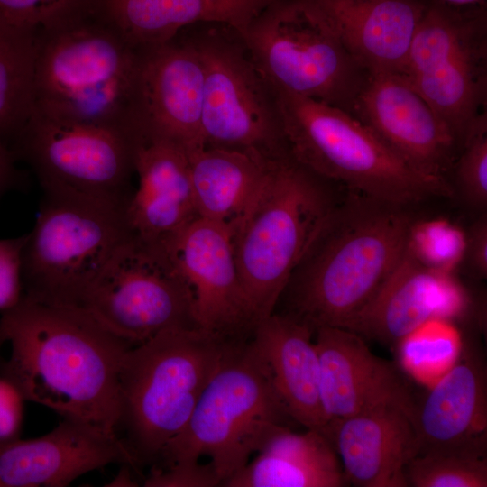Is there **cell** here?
Returning a JSON list of instances; mask_svg holds the SVG:
<instances>
[{"instance_id":"cell-8","label":"cell","mask_w":487,"mask_h":487,"mask_svg":"<svg viewBox=\"0 0 487 487\" xmlns=\"http://www.w3.org/2000/svg\"><path fill=\"white\" fill-rule=\"evenodd\" d=\"M240 36L274 88L349 114L370 76L312 0H274Z\"/></svg>"},{"instance_id":"cell-9","label":"cell","mask_w":487,"mask_h":487,"mask_svg":"<svg viewBox=\"0 0 487 487\" xmlns=\"http://www.w3.org/2000/svg\"><path fill=\"white\" fill-rule=\"evenodd\" d=\"M448 127L460 150L487 112V4L428 1L400 74Z\"/></svg>"},{"instance_id":"cell-21","label":"cell","mask_w":487,"mask_h":487,"mask_svg":"<svg viewBox=\"0 0 487 487\" xmlns=\"http://www.w3.org/2000/svg\"><path fill=\"white\" fill-rule=\"evenodd\" d=\"M413 426L418 454L486 456L487 395L482 363L468 355L449 368L422 400H417Z\"/></svg>"},{"instance_id":"cell-13","label":"cell","mask_w":487,"mask_h":487,"mask_svg":"<svg viewBox=\"0 0 487 487\" xmlns=\"http://www.w3.org/2000/svg\"><path fill=\"white\" fill-rule=\"evenodd\" d=\"M82 308L133 345L174 327H198L188 287L160 247L132 233L107 259Z\"/></svg>"},{"instance_id":"cell-27","label":"cell","mask_w":487,"mask_h":487,"mask_svg":"<svg viewBox=\"0 0 487 487\" xmlns=\"http://www.w3.org/2000/svg\"><path fill=\"white\" fill-rule=\"evenodd\" d=\"M188 156L198 216L232 226L252 202L272 161L211 146L189 152Z\"/></svg>"},{"instance_id":"cell-39","label":"cell","mask_w":487,"mask_h":487,"mask_svg":"<svg viewBox=\"0 0 487 487\" xmlns=\"http://www.w3.org/2000/svg\"><path fill=\"white\" fill-rule=\"evenodd\" d=\"M5 343H6V339L4 333L0 329V349Z\"/></svg>"},{"instance_id":"cell-4","label":"cell","mask_w":487,"mask_h":487,"mask_svg":"<svg viewBox=\"0 0 487 487\" xmlns=\"http://www.w3.org/2000/svg\"><path fill=\"white\" fill-rule=\"evenodd\" d=\"M234 341L200 327H174L125 353L117 434L139 468L155 464L182 430Z\"/></svg>"},{"instance_id":"cell-6","label":"cell","mask_w":487,"mask_h":487,"mask_svg":"<svg viewBox=\"0 0 487 487\" xmlns=\"http://www.w3.org/2000/svg\"><path fill=\"white\" fill-rule=\"evenodd\" d=\"M291 420L252 340H234L188 422L152 467L195 464L206 455L223 486Z\"/></svg>"},{"instance_id":"cell-23","label":"cell","mask_w":487,"mask_h":487,"mask_svg":"<svg viewBox=\"0 0 487 487\" xmlns=\"http://www.w3.org/2000/svg\"><path fill=\"white\" fill-rule=\"evenodd\" d=\"M370 75L400 74L427 0H312Z\"/></svg>"},{"instance_id":"cell-35","label":"cell","mask_w":487,"mask_h":487,"mask_svg":"<svg viewBox=\"0 0 487 487\" xmlns=\"http://www.w3.org/2000/svg\"><path fill=\"white\" fill-rule=\"evenodd\" d=\"M24 400L12 381L0 378V444L20 438Z\"/></svg>"},{"instance_id":"cell-22","label":"cell","mask_w":487,"mask_h":487,"mask_svg":"<svg viewBox=\"0 0 487 487\" xmlns=\"http://www.w3.org/2000/svg\"><path fill=\"white\" fill-rule=\"evenodd\" d=\"M138 185L124 218L130 232L155 241L198 216L188 152L179 144L136 133L132 137Z\"/></svg>"},{"instance_id":"cell-2","label":"cell","mask_w":487,"mask_h":487,"mask_svg":"<svg viewBox=\"0 0 487 487\" xmlns=\"http://www.w3.org/2000/svg\"><path fill=\"white\" fill-rule=\"evenodd\" d=\"M319 225L282 294L288 314L338 326L374 295L400 261L413 222L408 207L347 190Z\"/></svg>"},{"instance_id":"cell-29","label":"cell","mask_w":487,"mask_h":487,"mask_svg":"<svg viewBox=\"0 0 487 487\" xmlns=\"http://www.w3.org/2000/svg\"><path fill=\"white\" fill-rule=\"evenodd\" d=\"M406 481L412 487H486V456L427 453L407 464Z\"/></svg>"},{"instance_id":"cell-34","label":"cell","mask_w":487,"mask_h":487,"mask_svg":"<svg viewBox=\"0 0 487 487\" xmlns=\"http://www.w3.org/2000/svg\"><path fill=\"white\" fill-rule=\"evenodd\" d=\"M147 487H214L221 486L211 464H173L164 467H152L143 478Z\"/></svg>"},{"instance_id":"cell-5","label":"cell","mask_w":487,"mask_h":487,"mask_svg":"<svg viewBox=\"0 0 487 487\" xmlns=\"http://www.w3.org/2000/svg\"><path fill=\"white\" fill-rule=\"evenodd\" d=\"M276 91L289 152L318 177L346 190L406 207L455 195L448 181L414 170L346 111Z\"/></svg>"},{"instance_id":"cell-31","label":"cell","mask_w":487,"mask_h":487,"mask_svg":"<svg viewBox=\"0 0 487 487\" xmlns=\"http://www.w3.org/2000/svg\"><path fill=\"white\" fill-rule=\"evenodd\" d=\"M455 191L472 207L487 206V112L482 113L466 136L449 175Z\"/></svg>"},{"instance_id":"cell-14","label":"cell","mask_w":487,"mask_h":487,"mask_svg":"<svg viewBox=\"0 0 487 487\" xmlns=\"http://www.w3.org/2000/svg\"><path fill=\"white\" fill-rule=\"evenodd\" d=\"M152 242L188 287L198 327L232 340L252 335L257 321L240 280L232 225L197 216Z\"/></svg>"},{"instance_id":"cell-16","label":"cell","mask_w":487,"mask_h":487,"mask_svg":"<svg viewBox=\"0 0 487 487\" xmlns=\"http://www.w3.org/2000/svg\"><path fill=\"white\" fill-rule=\"evenodd\" d=\"M141 53L134 130L171 141L188 152L205 146L204 70L196 44L173 39Z\"/></svg>"},{"instance_id":"cell-32","label":"cell","mask_w":487,"mask_h":487,"mask_svg":"<svg viewBox=\"0 0 487 487\" xmlns=\"http://www.w3.org/2000/svg\"><path fill=\"white\" fill-rule=\"evenodd\" d=\"M93 0H0V17L37 34L87 10Z\"/></svg>"},{"instance_id":"cell-18","label":"cell","mask_w":487,"mask_h":487,"mask_svg":"<svg viewBox=\"0 0 487 487\" xmlns=\"http://www.w3.org/2000/svg\"><path fill=\"white\" fill-rule=\"evenodd\" d=\"M314 334L327 423L385 405L401 408L413 421L417 400L395 363L375 355L351 330L320 326Z\"/></svg>"},{"instance_id":"cell-10","label":"cell","mask_w":487,"mask_h":487,"mask_svg":"<svg viewBox=\"0 0 487 487\" xmlns=\"http://www.w3.org/2000/svg\"><path fill=\"white\" fill-rule=\"evenodd\" d=\"M12 152L31 165L43 195L124 217L134 192L133 149L126 133L32 112Z\"/></svg>"},{"instance_id":"cell-20","label":"cell","mask_w":487,"mask_h":487,"mask_svg":"<svg viewBox=\"0 0 487 487\" xmlns=\"http://www.w3.org/2000/svg\"><path fill=\"white\" fill-rule=\"evenodd\" d=\"M331 442L348 483L407 487L405 471L418 454L412 418L385 405L329 421L321 431Z\"/></svg>"},{"instance_id":"cell-19","label":"cell","mask_w":487,"mask_h":487,"mask_svg":"<svg viewBox=\"0 0 487 487\" xmlns=\"http://www.w3.org/2000/svg\"><path fill=\"white\" fill-rule=\"evenodd\" d=\"M140 468L118 436L63 418L37 438L0 444V487H64L108 464Z\"/></svg>"},{"instance_id":"cell-7","label":"cell","mask_w":487,"mask_h":487,"mask_svg":"<svg viewBox=\"0 0 487 487\" xmlns=\"http://www.w3.org/2000/svg\"><path fill=\"white\" fill-rule=\"evenodd\" d=\"M332 184L290 154L272 160L232 226L240 280L257 322L275 312L295 267L337 202Z\"/></svg>"},{"instance_id":"cell-3","label":"cell","mask_w":487,"mask_h":487,"mask_svg":"<svg viewBox=\"0 0 487 487\" xmlns=\"http://www.w3.org/2000/svg\"><path fill=\"white\" fill-rule=\"evenodd\" d=\"M33 111L128 134L141 50L89 8L36 34Z\"/></svg>"},{"instance_id":"cell-11","label":"cell","mask_w":487,"mask_h":487,"mask_svg":"<svg viewBox=\"0 0 487 487\" xmlns=\"http://www.w3.org/2000/svg\"><path fill=\"white\" fill-rule=\"evenodd\" d=\"M130 234L122 216L43 195L23 251V296L82 308L107 259Z\"/></svg>"},{"instance_id":"cell-28","label":"cell","mask_w":487,"mask_h":487,"mask_svg":"<svg viewBox=\"0 0 487 487\" xmlns=\"http://www.w3.org/2000/svg\"><path fill=\"white\" fill-rule=\"evenodd\" d=\"M35 42L0 17V141L11 151L33 111Z\"/></svg>"},{"instance_id":"cell-38","label":"cell","mask_w":487,"mask_h":487,"mask_svg":"<svg viewBox=\"0 0 487 487\" xmlns=\"http://www.w3.org/2000/svg\"><path fill=\"white\" fill-rule=\"evenodd\" d=\"M455 7H467L487 4L486 0H427Z\"/></svg>"},{"instance_id":"cell-26","label":"cell","mask_w":487,"mask_h":487,"mask_svg":"<svg viewBox=\"0 0 487 487\" xmlns=\"http://www.w3.org/2000/svg\"><path fill=\"white\" fill-rule=\"evenodd\" d=\"M226 487H342L348 485L337 454L319 430L279 427Z\"/></svg>"},{"instance_id":"cell-17","label":"cell","mask_w":487,"mask_h":487,"mask_svg":"<svg viewBox=\"0 0 487 487\" xmlns=\"http://www.w3.org/2000/svg\"><path fill=\"white\" fill-rule=\"evenodd\" d=\"M470 307L469 294L455 273L423 265L405 247L381 286L342 327L363 338L398 345L423 324L461 318Z\"/></svg>"},{"instance_id":"cell-33","label":"cell","mask_w":487,"mask_h":487,"mask_svg":"<svg viewBox=\"0 0 487 487\" xmlns=\"http://www.w3.org/2000/svg\"><path fill=\"white\" fill-rule=\"evenodd\" d=\"M28 233L0 239V313L14 307L22 299V257Z\"/></svg>"},{"instance_id":"cell-36","label":"cell","mask_w":487,"mask_h":487,"mask_svg":"<svg viewBox=\"0 0 487 487\" xmlns=\"http://www.w3.org/2000/svg\"><path fill=\"white\" fill-rule=\"evenodd\" d=\"M463 263L478 279L487 276V216H479L465 231Z\"/></svg>"},{"instance_id":"cell-15","label":"cell","mask_w":487,"mask_h":487,"mask_svg":"<svg viewBox=\"0 0 487 487\" xmlns=\"http://www.w3.org/2000/svg\"><path fill=\"white\" fill-rule=\"evenodd\" d=\"M351 115L419 173L446 180L460 147L446 124L400 75H370Z\"/></svg>"},{"instance_id":"cell-1","label":"cell","mask_w":487,"mask_h":487,"mask_svg":"<svg viewBox=\"0 0 487 487\" xmlns=\"http://www.w3.org/2000/svg\"><path fill=\"white\" fill-rule=\"evenodd\" d=\"M0 329L11 345L4 377L25 400L118 436L119 372L131 343L84 308L23 295L1 313Z\"/></svg>"},{"instance_id":"cell-37","label":"cell","mask_w":487,"mask_h":487,"mask_svg":"<svg viewBox=\"0 0 487 487\" xmlns=\"http://www.w3.org/2000/svg\"><path fill=\"white\" fill-rule=\"evenodd\" d=\"M132 472L135 473L129 465L122 464V470L110 482V486H137L136 481L133 478Z\"/></svg>"},{"instance_id":"cell-12","label":"cell","mask_w":487,"mask_h":487,"mask_svg":"<svg viewBox=\"0 0 487 487\" xmlns=\"http://www.w3.org/2000/svg\"><path fill=\"white\" fill-rule=\"evenodd\" d=\"M204 70L205 146L273 160L289 154L277 91L253 61L241 36L211 32L193 41Z\"/></svg>"},{"instance_id":"cell-30","label":"cell","mask_w":487,"mask_h":487,"mask_svg":"<svg viewBox=\"0 0 487 487\" xmlns=\"http://www.w3.org/2000/svg\"><path fill=\"white\" fill-rule=\"evenodd\" d=\"M465 240V231L448 219L413 220L406 248L423 265L455 273L463 263Z\"/></svg>"},{"instance_id":"cell-25","label":"cell","mask_w":487,"mask_h":487,"mask_svg":"<svg viewBox=\"0 0 487 487\" xmlns=\"http://www.w3.org/2000/svg\"><path fill=\"white\" fill-rule=\"evenodd\" d=\"M274 0H94L93 10L139 50L175 39L196 23L226 25L242 35Z\"/></svg>"},{"instance_id":"cell-24","label":"cell","mask_w":487,"mask_h":487,"mask_svg":"<svg viewBox=\"0 0 487 487\" xmlns=\"http://www.w3.org/2000/svg\"><path fill=\"white\" fill-rule=\"evenodd\" d=\"M315 331L288 314L273 312L257 322L251 335L273 385L293 421L322 431L327 421L320 393Z\"/></svg>"}]
</instances>
